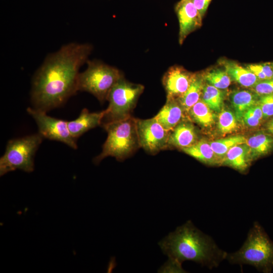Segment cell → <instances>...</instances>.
Returning a JSON list of instances; mask_svg holds the SVG:
<instances>
[{
	"instance_id": "9c48e42d",
	"label": "cell",
	"mask_w": 273,
	"mask_h": 273,
	"mask_svg": "<svg viewBox=\"0 0 273 273\" xmlns=\"http://www.w3.org/2000/svg\"><path fill=\"white\" fill-rule=\"evenodd\" d=\"M140 148L151 155L169 148L170 131L165 129L154 117L147 119H136Z\"/></svg>"
},
{
	"instance_id": "7402d4cb",
	"label": "cell",
	"mask_w": 273,
	"mask_h": 273,
	"mask_svg": "<svg viewBox=\"0 0 273 273\" xmlns=\"http://www.w3.org/2000/svg\"><path fill=\"white\" fill-rule=\"evenodd\" d=\"M223 97V93L220 89L208 83H204L201 99L212 111H221Z\"/></svg>"
},
{
	"instance_id": "ac0fdd59",
	"label": "cell",
	"mask_w": 273,
	"mask_h": 273,
	"mask_svg": "<svg viewBox=\"0 0 273 273\" xmlns=\"http://www.w3.org/2000/svg\"><path fill=\"white\" fill-rule=\"evenodd\" d=\"M230 99L237 120L242 121L244 113L257 104L258 96L253 92L238 90L232 93Z\"/></svg>"
},
{
	"instance_id": "4dcf8cb0",
	"label": "cell",
	"mask_w": 273,
	"mask_h": 273,
	"mask_svg": "<svg viewBox=\"0 0 273 273\" xmlns=\"http://www.w3.org/2000/svg\"><path fill=\"white\" fill-rule=\"evenodd\" d=\"M271 65H272V68H273V62H271Z\"/></svg>"
},
{
	"instance_id": "277c9868",
	"label": "cell",
	"mask_w": 273,
	"mask_h": 273,
	"mask_svg": "<svg viewBox=\"0 0 273 273\" xmlns=\"http://www.w3.org/2000/svg\"><path fill=\"white\" fill-rule=\"evenodd\" d=\"M102 125L107 132V138L103 144L101 153L93 160L95 164H99L102 160L109 156L122 161L140 148L136 119L132 116Z\"/></svg>"
},
{
	"instance_id": "d6986e66",
	"label": "cell",
	"mask_w": 273,
	"mask_h": 273,
	"mask_svg": "<svg viewBox=\"0 0 273 273\" xmlns=\"http://www.w3.org/2000/svg\"><path fill=\"white\" fill-rule=\"evenodd\" d=\"M252 161L263 156L273 149V136L268 133L258 132L247 140Z\"/></svg>"
},
{
	"instance_id": "d4e9b609",
	"label": "cell",
	"mask_w": 273,
	"mask_h": 273,
	"mask_svg": "<svg viewBox=\"0 0 273 273\" xmlns=\"http://www.w3.org/2000/svg\"><path fill=\"white\" fill-rule=\"evenodd\" d=\"M218 127L220 132L223 134L235 130L237 127L235 114L228 110L221 111L218 116Z\"/></svg>"
},
{
	"instance_id": "52a82bcc",
	"label": "cell",
	"mask_w": 273,
	"mask_h": 273,
	"mask_svg": "<svg viewBox=\"0 0 273 273\" xmlns=\"http://www.w3.org/2000/svg\"><path fill=\"white\" fill-rule=\"evenodd\" d=\"M144 88L142 84L130 82L124 77L120 78L109 93V105L105 110L102 124L131 116Z\"/></svg>"
},
{
	"instance_id": "2e32d148",
	"label": "cell",
	"mask_w": 273,
	"mask_h": 273,
	"mask_svg": "<svg viewBox=\"0 0 273 273\" xmlns=\"http://www.w3.org/2000/svg\"><path fill=\"white\" fill-rule=\"evenodd\" d=\"M181 150L205 164L221 165V159L214 152L210 143L204 139L199 140L193 145Z\"/></svg>"
},
{
	"instance_id": "83f0119b",
	"label": "cell",
	"mask_w": 273,
	"mask_h": 273,
	"mask_svg": "<svg viewBox=\"0 0 273 273\" xmlns=\"http://www.w3.org/2000/svg\"><path fill=\"white\" fill-rule=\"evenodd\" d=\"M251 88L258 96L272 94L273 79L259 80Z\"/></svg>"
},
{
	"instance_id": "7c38bea8",
	"label": "cell",
	"mask_w": 273,
	"mask_h": 273,
	"mask_svg": "<svg viewBox=\"0 0 273 273\" xmlns=\"http://www.w3.org/2000/svg\"><path fill=\"white\" fill-rule=\"evenodd\" d=\"M198 140L195 126L188 120L183 119L170 131L168 147L181 150L193 145Z\"/></svg>"
},
{
	"instance_id": "4316f807",
	"label": "cell",
	"mask_w": 273,
	"mask_h": 273,
	"mask_svg": "<svg viewBox=\"0 0 273 273\" xmlns=\"http://www.w3.org/2000/svg\"><path fill=\"white\" fill-rule=\"evenodd\" d=\"M257 104L260 107L263 119L273 116V94L258 96Z\"/></svg>"
},
{
	"instance_id": "3957f363",
	"label": "cell",
	"mask_w": 273,
	"mask_h": 273,
	"mask_svg": "<svg viewBox=\"0 0 273 273\" xmlns=\"http://www.w3.org/2000/svg\"><path fill=\"white\" fill-rule=\"evenodd\" d=\"M231 264L251 265L258 271L270 273L273 269V241L259 222L255 221L246 240L237 251L228 253Z\"/></svg>"
},
{
	"instance_id": "484cf974",
	"label": "cell",
	"mask_w": 273,
	"mask_h": 273,
	"mask_svg": "<svg viewBox=\"0 0 273 273\" xmlns=\"http://www.w3.org/2000/svg\"><path fill=\"white\" fill-rule=\"evenodd\" d=\"M263 119L262 110L257 104L248 109L243 114L242 121L245 124L250 127L258 125Z\"/></svg>"
},
{
	"instance_id": "44dd1931",
	"label": "cell",
	"mask_w": 273,
	"mask_h": 273,
	"mask_svg": "<svg viewBox=\"0 0 273 273\" xmlns=\"http://www.w3.org/2000/svg\"><path fill=\"white\" fill-rule=\"evenodd\" d=\"M192 120L203 127L211 125L215 115L209 106L200 99L189 110L187 113Z\"/></svg>"
},
{
	"instance_id": "ba28073f",
	"label": "cell",
	"mask_w": 273,
	"mask_h": 273,
	"mask_svg": "<svg viewBox=\"0 0 273 273\" xmlns=\"http://www.w3.org/2000/svg\"><path fill=\"white\" fill-rule=\"evenodd\" d=\"M27 111L35 120L38 133L43 138L61 142L74 149L77 148V139L71 134L67 121L52 117L46 112L34 108L29 107Z\"/></svg>"
},
{
	"instance_id": "30bf717a",
	"label": "cell",
	"mask_w": 273,
	"mask_h": 273,
	"mask_svg": "<svg viewBox=\"0 0 273 273\" xmlns=\"http://www.w3.org/2000/svg\"><path fill=\"white\" fill-rule=\"evenodd\" d=\"M179 66L170 67L164 73L162 79L167 98L178 99L189 87L194 76Z\"/></svg>"
},
{
	"instance_id": "5bb4252c",
	"label": "cell",
	"mask_w": 273,
	"mask_h": 273,
	"mask_svg": "<svg viewBox=\"0 0 273 273\" xmlns=\"http://www.w3.org/2000/svg\"><path fill=\"white\" fill-rule=\"evenodd\" d=\"M185 113L177 99L167 97L165 104L155 118L165 129L171 131L184 119Z\"/></svg>"
},
{
	"instance_id": "5b68a950",
	"label": "cell",
	"mask_w": 273,
	"mask_h": 273,
	"mask_svg": "<svg viewBox=\"0 0 273 273\" xmlns=\"http://www.w3.org/2000/svg\"><path fill=\"white\" fill-rule=\"evenodd\" d=\"M43 138L38 133L9 141L0 158L1 176L17 169L33 171L34 156Z\"/></svg>"
},
{
	"instance_id": "8992f818",
	"label": "cell",
	"mask_w": 273,
	"mask_h": 273,
	"mask_svg": "<svg viewBox=\"0 0 273 273\" xmlns=\"http://www.w3.org/2000/svg\"><path fill=\"white\" fill-rule=\"evenodd\" d=\"M86 63L87 68L78 76V91L89 93L103 103L107 100L112 87L123 75L116 68L100 61L88 60Z\"/></svg>"
},
{
	"instance_id": "f1b7e54d",
	"label": "cell",
	"mask_w": 273,
	"mask_h": 273,
	"mask_svg": "<svg viewBox=\"0 0 273 273\" xmlns=\"http://www.w3.org/2000/svg\"><path fill=\"white\" fill-rule=\"evenodd\" d=\"M202 18L204 16L211 0H192Z\"/></svg>"
},
{
	"instance_id": "e0dca14e",
	"label": "cell",
	"mask_w": 273,
	"mask_h": 273,
	"mask_svg": "<svg viewBox=\"0 0 273 273\" xmlns=\"http://www.w3.org/2000/svg\"><path fill=\"white\" fill-rule=\"evenodd\" d=\"M220 63L224 70L231 77L241 85L246 87H252L260 80L247 68L231 61L222 60Z\"/></svg>"
},
{
	"instance_id": "8fae6325",
	"label": "cell",
	"mask_w": 273,
	"mask_h": 273,
	"mask_svg": "<svg viewBox=\"0 0 273 273\" xmlns=\"http://www.w3.org/2000/svg\"><path fill=\"white\" fill-rule=\"evenodd\" d=\"M179 21V42L202 25V18L192 0H181L175 8Z\"/></svg>"
},
{
	"instance_id": "4fadbf2b",
	"label": "cell",
	"mask_w": 273,
	"mask_h": 273,
	"mask_svg": "<svg viewBox=\"0 0 273 273\" xmlns=\"http://www.w3.org/2000/svg\"><path fill=\"white\" fill-rule=\"evenodd\" d=\"M105 110L99 112H90L84 108L75 119L68 121V126L71 134L77 139L81 135L102 124Z\"/></svg>"
},
{
	"instance_id": "f546056e",
	"label": "cell",
	"mask_w": 273,
	"mask_h": 273,
	"mask_svg": "<svg viewBox=\"0 0 273 273\" xmlns=\"http://www.w3.org/2000/svg\"><path fill=\"white\" fill-rule=\"evenodd\" d=\"M266 128L268 133L273 136V117L266 123Z\"/></svg>"
},
{
	"instance_id": "cb8c5ba5",
	"label": "cell",
	"mask_w": 273,
	"mask_h": 273,
	"mask_svg": "<svg viewBox=\"0 0 273 273\" xmlns=\"http://www.w3.org/2000/svg\"><path fill=\"white\" fill-rule=\"evenodd\" d=\"M202 76L207 83L220 89L228 88L231 83L232 79L226 72L220 69L208 71Z\"/></svg>"
},
{
	"instance_id": "ffe728a7",
	"label": "cell",
	"mask_w": 273,
	"mask_h": 273,
	"mask_svg": "<svg viewBox=\"0 0 273 273\" xmlns=\"http://www.w3.org/2000/svg\"><path fill=\"white\" fill-rule=\"evenodd\" d=\"M202 75L195 73L193 80L186 92L178 101L183 107L186 113L200 99L204 84Z\"/></svg>"
},
{
	"instance_id": "603a6c76",
	"label": "cell",
	"mask_w": 273,
	"mask_h": 273,
	"mask_svg": "<svg viewBox=\"0 0 273 273\" xmlns=\"http://www.w3.org/2000/svg\"><path fill=\"white\" fill-rule=\"evenodd\" d=\"M246 142L247 139L244 136L238 135L217 140L209 143L214 152L222 160L230 149Z\"/></svg>"
},
{
	"instance_id": "7a4b0ae2",
	"label": "cell",
	"mask_w": 273,
	"mask_h": 273,
	"mask_svg": "<svg viewBox=\"0 0 273 273\" xmlns=\"http://www.w3.org/2000/svg\"><path fill=\"white\" fill-rule=\"evenodd\" d=\"M159 245L168 257L161 270L163 272H185L182 263L188 260L212 269L226 259L228 254L191 220L169 233L160 241Z\"/></svg>"
},
{
	"instance_id": "6da1fadb",
	"label": "cell",
	"mask_w": 273,
	"mask_h": 273,
	"mask_svg": "<svg viewBox=\"0 0 273 273\" xmlns=\"http://www.w3.org/2000/svg\"><path fill=\"white\" fill-rule=\"evenodd\" d=\"M88 43H69L47 56L32 80L34 108L47 112L64 104L78 91L81 66L92 51Z\"/></svg>"
},
{
	"instance_id": "9a60e30c",
	"label": "cell",
	"mask_w": 273,
	"mask_h": 273,
	"mask_svg": "<svg viewBox=\"0 0 273 273\" xmlns=\"http://www.w3.org/2000/svg\"><path fill=\"white\" fill-rule=\"evenodd\" d=\"M251 161L249 148L245 143L230 149L223 157L221 165L243 172L247 170Z\"/></svg>"
}]
</instances>
